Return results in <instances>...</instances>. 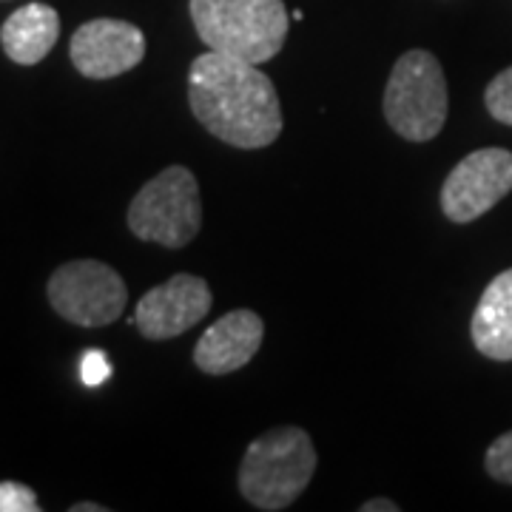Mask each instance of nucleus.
Segmentation results:
<instances>
[{"mask_svg": "<svg viewBox=\"0 0 512 512\" xmlns=\"http://www.w3.org/2000/svg\"><path fill=\"white\" fill-rule=\"evenodd\" d=\"M111 376V362L103 350H86L80 362V379L86 387H100Z\"/></svg>", "mask_w": 512, "mask_h": 512, "instance_id": "16", "label": "nucleus"}, {"mask_svg": "<svg viewBox=\"0 0 512 512\" xmlns=\"http://www.w3.org/2000/svg\"><path fill=\"white\" fill-rule=\"evenodd\" d=\"M484 467L487 473L501 481V484H512V430L498 436V439L490 444L487 456H484Z\"/></svg>", "mask_w": 512, "mask_h": 512, "instance_id": "14", "label": "nucleus"}, {"mask_svg": "<svg viewBox=\"0 0 512 512\" xmlns=\"http://www.w3.org/2000/svg\"><path fill=\"white\" fill-rule=\"evenodd\" d=\"M72 512H106L103 504H94V501H86V504H74Z\"/></svg>", "mask_w": 512, "mask_h": 512, "instance_id": "18", "label": "nucleus"}, {"mask_svg": "<svg viewBox=\"0 0 512 512\" xmlns=\"http://www.w3.org/2000/svg\"><path fill=\"white\" fill-rule=\"evenodd\" d=\"M188 103L200 126L234 148L256 151L282 134V106L256 63L205 52L188 69Z\"/></svg>", "mask_w": 512, "mask_h": 512, "instance_id": "1", "label": "nucleus"}, {"mask_svg": "<svg viewBox=\"0 0 512 512\" xmlns=\"http://www.w3.org/2000/svg\"><path fill=\"white\" fill-rule=\"evenodd\" d=\"M69 57L83 77L111 80L143 63L146 35L128 20L94 18L72 35Z\"/></svg>", "mask_w": 512, "mask_h": 512, "instance_id": "9", "label": "nucleus"}, {"mask_svg": "<svg viewBox=\"0 0 512 512\" xmlns=\"http://www.w3.org/2000/svg\"><path fill=\"white\" fill-rule=\"evenodd\" d=\"M214 305L208 282L194 274H174L168 282L140 296L134 328L151 342H168L200 325Z\"/></svg>", "mask_w": 512, "mask_h": 512, "instance_id": "8", "label": "nucleus"}, {"mask_svg": "<svg viewBox=\"0 0 512 512\" xmlns=\"http://www.w3.org/2000/svg\"><path fill=\"white\" fill-rule=\"evenodd\" d=\"M265 339V322L254 311H231L205 330L194 348V365L208 376L242 370L254 359Z\"/></svg>", "mask_w": 512, "mask_h": 512, "instance_id": "10", "label": "nucleus"}, {"mask_svg": "<svg viewBox=\"0 0 512 512\" xmlns=\"http://www.w3.org/2000/svg\"><path fill=\"white\" fill-rule=\"evenodd\" d=\"M362 512H399V504L396 501H390V498H373V501H365Z\"/></svg>", "mask_w": 512, "mask_h": 512, "instance_id": "17", "label": "nucleus"}, {"mask_svg": "<svg viewBox=\"0 0 512 512\" xmlns=\"http://www.w3.org/2000/svg\"><path fill=\"white\" fill-rule=\"evenodd\" d=\"M316 447L302 427H274L248 444L239 464V493L256 510H288L316 473Z\"/></svg>", "mask_w": 512, "mask_h": 512, "instance_id": "2", "label": "nucleus"}, {"mask_svg": "<svg viewBox=\"0 0 512 512\" xmlns=\"http://www.w3.org/2000/svg\"><path fill=\"white\" fill-rule=\"evenodd\" d=\"M512 191V151L478 148L447 174L441 185V211L456 225L484 217Z\"/></svg>", "mask_w": 512, "mask_h": 512, "instance_id": "7", "label": "nucleus"}, {"mask_svg": "<svg viewBox=\"0 0 512 512\" xmlns=\"http://www.w3.org/2000/svg\"><path fill=\"white\" fill-rule=\"evenodd\" d=\"M60 37V15L49 3H26L0 26V46L18 66H37L55 49Z\"/></svg>", "mask_w": 512, "mask_h": 512, "instance_id": "11", "label": "nucleus"}, {"mask_svg": "<svg viewBox=\"0 0 512 512\" xmlns=\"http://www.w3.org/2000/svg\"><path fill=\"white\" fill-rule=\"evenodd\" d=\"M40 501L32 487L20 481H0V512H37Z\"/></svg>", "mask_w": 512, "mask_h": 512, "instance_id": "15", "label": "nucleus"}, {"mask_svg": "<svg viewBox=\"0 0 512 512\" xmlns=\"http://www.w3.org/2000/svg\"><path fill=\"white\" fill-rule=\"evenodd\" d=\"M450 94L447 77L436 55L424 49L404 52L384 89V120L410 143H427L439 137L447 123Z\"/></svg>", "mask_w": 512, "mask_h": 512, "instance_id": "4", "label": "nucleus"}, {"mask_svg": "<svg viewBox=\"0 0 512 512\" xmlns=\"http://www.w3.org/2000/svg\"><path fill=\"white\" fill-rule=\"evenodd\" d=\"M49 305L77 328H106L117 322L128 302L123 276L100 259H72L49 276Z\"/></svg>", "mask_w": 512, "mask_h": 512, "instance_id": "6", "label": "nucleus"}, {"mask_svg": "<svg viewBox=\"0 0 512 512\" xmlns=\"http://www.w3.org/2000/svg\"><path fill=\"white\" fill-rule=\"evenodd\" d=\"M128 231L140 242L185 248L202 228L200 183L185 165H168L128 205Z\"/></svg>", "mask_w": 512, "mask_h": 512, "instance_id": "5", "label": "nucleus"}, {"mask_svg": "<svg viewBox=\"0 0 512 512\" xmlns=\"http://www.w3.org/2000/svg\"><path fill=\"white\" fill-rule=\"evenodd\" d=\"M484 106L498 123L512 126V66L490 80V86L484 92Z\"/></svg>", "mask_w": 512, "mask_h": 512, "instance_id": "13", "label": "nucleus"}, {"mask_svg": "<svg viewBox=\"0 0 512 512\" xmlns=\"http://www.w3.org/2000/svg\"><path fill=\"white\" fill-rule=\"evenodd\" d=\"M191 20L211 52L256 66L282 52L291 29L282 0H191Z\"/></svg>", "mask_w": 512, "mask_h": 512, "instance_id": "3", "label": "nucleus"}, {"mask_svg": "<svg viewBox=\"0 0 512 512\" xmlns=\"http://www.w3.org/2000/svg\"><path fill=\"white\" fill-rule=\"evenodd\" d=\"M473 345L493 362H512V268L484 288L473 322Z\"/></svg>", "mask_w": 512, "mask_h": 512, "instance_id": "12", "label": "nucleus"}]
</instances>
